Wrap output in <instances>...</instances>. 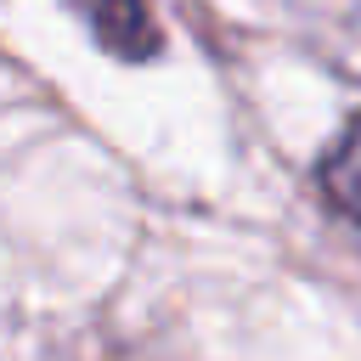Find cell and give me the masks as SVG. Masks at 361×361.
I'll use <instances>...</instances> for the list:
<instances>
[{"label": "cell", "mask_w": 361, "mask_h": 361, "mask_svg": "<svg viewBox=\"0 0 361 361\" xmlns=\"http://www.w3.org/2000/svg\"><path fill=\"white\" fill-rule=\"evenodd\" d=\"M68 6L90 23V34L102 39V51H113L124 62H147L164 45V28H158V17H152L147 0H68Z\"/></svg>", "instance_id": "6da1fadb"}, {"label": "cell", "mask_w": 361, "mask_h": 361, "mask_svg": "<svg viewBox=\"0 0 361 361\" xmlns=\"http://www.w3.org/2000/svg\"><path fill=\"white\" fill-rule=\"evenodd\" d=\"M322 192H327V203L350 220V226H361V113L338 130V141L327 147V158H322Z\"/></svg>", "instance_id": "7a4b0ae2"}]
</instances>
